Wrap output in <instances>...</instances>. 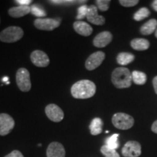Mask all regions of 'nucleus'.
<instances>
[{"label":"nucleus","mask_w":157,"mask_h":157,"mask_svg":"<svg viewBox=\"0 0 157 157\" xmlns=\"http://www.w3.org/2000/svg\"><path fill=\"white\" fill-rule=\"evenodd\" d=\"M103 122L101 118H95L90 124V130L91 135H98L103 132Z\"/></svg>","instance_id":"19"},{"label":"nucleus","mask_w":157,"mask_h":157,"mask_svg":"<svg viewBox=\"0 0 157 157\" xmlns=\"http://www.w3.org/2000/svg\"><path fill=\"white\" fill-rule=\"evenodd\" d=\"M47 157H65L66 150L60 143L52 142L47 148Z\"/></svg>","instance_id":"14"},{"label":"nucleus","mask_w":157,"mask_h":157,"mask_svg":"<svg viewBox=\"0 0 157 157\" xmlns=\"http://www.w3.org/2000/svg\"><path fill=\"white\" fill-rule=\"evenodd\" d=\"M121 5L125 7H134L139 3L138 0H120L119 2Z\"/></svg>","instance_id":"28"},{"label":"nucleus","mask_w":157,"mask_h":157,"mask_svg":"<svg viewBox=\"0 0 157 157\" xmlns=\"http://www.w3.org/2000/svg\"><path fill=\"white\" fill-rule=\"evenodd\" d=\"M30 58L32 63L37 67L44 68L50 64V58L48 55L42 50H36L31 53Z\"/></svg>","instance_id":"10"},{"label":"nucleus","mask_w":157,"mask_h":157,"mask_svg":"<svg viewBox=\"0 0 157 157\" xmlns=\"http://www.w3.org/2000/svg\"><path fill=\"white\" fill-rule=\"evenodd\" d=\"M73 26L77 34L84 36H90L93 31V27L84 21H76L74 23Z\"/></svg>","instance_id":"15"},{"label":"nucleus","mask_w":157,"mask_h":157,"mask_svg":"<svg viewBox=\"0 0 157 157\" xmlns=\"http://www.w3.org/2000/svg\"><path fill=\"white\" fill-rule=\"evenodd\" d=\"M23 30L19 26H9L0 32V41L5 43H14L21 39Z\"/></svg>","instance_id":"3"},{"label":"nucleus","mask_w":157,"mask_h":157,"mask_svg":"<svg viewBox=\"0 0 157 157\" xmlns=\"http://www.w3.org/2000/svg\"><path fill=\"white\" fill-rule=\"evenodd\" d=\"M132 73L127 68L118 67L113 71L111 82L118 89L128 88L132 84Z\"/></svg>","instance_id":"2"},{"label":"nucleus","mask_w":157,"mask_h":157,"mask_svg":"<svg viewBox=\"0 0 157 157\" xmlns=\"http://www.w3.org/2000/svg\"><path fill=\"white\" fill-rule=\"evenodd\" d=\"M81 1H72V0H52L50 1V3L56 4V5H64V4H73L75 2H80Z\"/></svg>","instance_id":"29"},{"label":"nucleus","mask_w":157,"mask_h":157,"mask_svg":"<svg viewBox=\"0 0 157 157\" xmlns=\"http://www.w3.org/2000/svg\"><path fill=\"white\" fill-rule=\"evenodd\" d=\"M153 86H154L155 93L157 94V76H155L153 79Z\"/></svg>","instance_id":"32"},{"label":"nucleus","mask_w":157,"mask_h":157,"mask_svg":"<svg viewBox=\"0 0 157 157\" xmlns=\"http://www.w3.org/2000/svg\"><path fill=\"white\" fill-rule=\"evenodd\" d=\"M15 120L8 113H0V135L5 136L11 132L15 127Z\"/></svg>","instance_id":"7"},{"label":"nucleus","mask_w":157,"mask_h":157,"mask_svg":"<svg viewBox=\"0 0 157 157\" xmlns=\"http://www.w3.org/2000/svg\"><path fill=\"white\" fill-rule=\"evenodd\" d=\"M105 55L102 51H98L88 57L85 62V68L88 71L95 70L99 67L105 59Z\"/></svg>","instance_id":"11"},{"label":"nucleus","mask_w":157,"mask_h":157,"mask_svg":"<svg viewBox=\"0 0 157 157\" xmlns=\"http://www.w3.org/2000/svg\"><path fill=\"white\" fill-rule=\"evenodd\" d=\"M87 10H88V7L86 5L80 6V7L78 8L77 16H76V19L77 20V21H80V20L84 19V17H87Z\"/></svg>","instance_id":"27"},{"label":"nucleus","mask_w":157,"mask_h":157,"mask_svg":"<svg viewBox=\"0 0 157 157\" xmlns=\"http://www.w3.org/2000/svg\"><path fill=\"white\" fill-rule=\"evenodd\" d=\"M151 7H152V8L154 9L155 11L157 12V0H154V1L152 2Z\"/></svg>","instance_id":"34"},{"label":"nucleus","mask_w":157,"mask_h":157,"mask_svg":"<svg viewBox=\"0 0 157 157\" xmlns=\"http://www.w3.org/2000/svg\"><path fill=\"white\" fill-rule=\"evenodd\" d=\"M31 13V7L29 6H17L11 7L8 10V14L14 18H19Z\"/></svg>","instance_id":"16"},{"label":"nucleus","mask_w":157,"mask_h":157,"mask_svg":"<svg viewBox=\"0 0 157 157\" xmlns=\"http://www.w3.org/2000/svg\"><path fill=\"white\" fill-rule=\"evenodd\" d=\"M15 2L21 6H29L31 3H32L31 0H16Z\"/></svg>","instance_id":"31"},{"label":"nucleus","mask_w":157,"mask_h":157,"mask_svg":"<svg viewBox=\"0 0 157 157\" xmlns=\"http://www.w3.org/2000/svg\"><path fill=\"white\" fill-rule=\"evenodd\" d=\"M151 130L154 132V133L157 134V120L155 121L154 123H153L152 126H151Z\"/></svg>","instance_id":"33"},{"label":"nucleus","mask_w":157,"mask_h":157,"mask_svg":"<svg viewBox=\"0 0 157 157\" xmlns=\"http://www.w3.org/2000/svg\"><path fill=\"white\" fill-rule=\"evenodd\" d=\"M96 93V85L88 79L79 80L72 85L71 93L76 99H87L94 96Z\"/></svg>","instance_id":"1"},{"label":"nucleus","mask_w":157,"mask_h":157,"mask_svg":"<svg viewBox=\"0 0 157 157\" xmlns=\"http://www.w3.org/2000/svg\"><path fill=\"white\" fill-rule=\"evenodd\" d=\"M96 5H97L98 9H99L101 11H107L109 8L110 0H97L95 1Z\"/></svg>","instance_id":"26"},{"label":"nucleus","mask_w":157,"mask_h":157,"mask_svg":"<svg viewBox=\"0 0 157 157\" xmlns=\"http://www.w3.org/2000/svg\"><path fill=\"white\" fill-rule=\"evenodd\" d=\"M45 113L48 119L54 122H60L64 118L63 110L54 103L49 104L45 107Z\"/></svg>","instance_id":"9"},{"label":"nucleus","mask_w":157,"mask_h":157,"mask_svg":"<svg viewBox=\"0 0 157 157\" xmlns=\"http://www.w3.org/2000/svg\"><path fill=\"white\" fill-rule=\"evenodd\" d=\"M157 29V20L156 19H151L148 21L143 24L140 29V32L141 34L145 35H150L155 33Z\"/></svg>","instance_id":"17"},{"label":"nucleus","mask_w":157,"mask_h":157,"mask_svg":"<svg viewBox=\"0 0 157 157\" xmlns=\"http://www.w3.org/2000/svg\"><path fill=\"white\" fill-rule=\"evenodd\" d=\"M112 124L116 128L126 130L132 128L134 125L135 120L132 116L125 113H117L113 116Z\"/></svg>","instance_id":"4"},{"label":"nucleus","mask_w":157,"mask_h":157,"mask_svg":"<svg viewBox=\"0 0 157 157\" xmlns=\"http://www.w3.org/2000/svg\"><path fill=\"white\" fill-rule=\"evenodd\" d=\"M135 60V56L130 52H120L117 57V61L121 66H127Z\"/></svg>","instance_id":"20"},{"label":"nucleus","mask_w":157,"mask_h":157,"mask_svg":"<svg viewBox=\"0 0 157 157\" xmlns=\"http://www.w3.org/2000/svg\"><path fill=\"white\" fill-rule=\"evenodd\" d=\"M5 157H24L22 153L17 150L13 151L11 153H10L9 154L6 155Z\"/></svg>","instance_id":"30"},{"label":"nucleus","mask_w":157,"mask_h":157,"mask_svg":"<svg viewBox=\"0 0 157 157\" xmlns=\"http://www.w3.org/2000/svg\"><path fill=\"white\" fill-rule=\"evenodd\" d=\"M132 81L135 84L137 85H143L146 84L147 81V76L145 73L139 71H134L132 72Z\"/></svg>","instance_id":"21"},{"label":"nucleus","mask_w":157,"mask_h":157,"mask_svg":"<svg viewBox=\"0 0 157 157\" xmlns=\"http://www.w3.org/2000/svg\"><path fill=\"white\" fill-rule=\"evenodd\" d=\"M34 24L39 30L51 31L60 26V21L54 18H37L34 21Z\"/></svg>","instance_id":"6"},{"label":"nucleus","mask_w":157,"mask_h":157,"mask_svg":"<svg viewBox=\"0 0 157 157\" xmlns=\"http://www.w3.org/2000/svg\"><path fill=\"white\" fill-rule=\"evenodd\" d=\"M97 6L92 5L88 7L87 19L90 23H93L94 25H103L105 24V19L102 15H99L98 13Z\"/></svg>","instance_id":"12"},{"label":"nucleus","mask_w":157,"mask_h":157,"mask_svg":"<svg viewBox=\"0 0 157 157\" xmlns=\"http://www.w3.org/2000/svg\"><path fill=\"white\" fill-rule=\"evenodd\" d=\"M113 35L110 31H103L99 33L93 39L94 46L98 48H103L111 43Z\"/></svg>","instance_id":"13"},{"label":"nucleus","mask_w":157,"mask_h":157,"mask_svg":"<svg viewBox=\"0 0 157 157\" xmlns=\"http://www.w3.org/2000/svg\"><path fill=\"white\" fill-rule=\"evenodd\" d=\"M31 13L32 15H35V16L42 17L46 16V12H45L44 10L41 6L37 5H33L31 7Z\"/></svg>","instance_id":"25"},{"label":"nucleus","mask_w":157,"mask_h":157,"mask_svg":"<svg viewBox=\"0 0 157 157\" xmlns=\"http://www.w3.org/2000/svg\"><path fill=\"white\" fill-rule=\"evenodd\" d=\"M155 36H156V38H157V29H156V31H155Z\"/></svg>","instance_id":"36"},{"label":"nucleus","mask_w":157,"mask_h":157,"mask_svg":"<svg viewBox=\"0 0 157 157\" xmlns=\"http://www.w3.org/2000/svg\"><path fill=\"white\" fill-rule=\"evenodd\" d=\"M7 78H7V77H5V78H3V81H5V82L7 81Z\"/></svg>","instance_id":"35"},{"label":"nucleus","mask_w":157,"mask_h":157,"mask_svg":"<svg viewBox=\"0 0 157 157\" xmlns=\"http://www.w3.org/2000/svg\"><path fill=\"white\" fill-rule=\"evenodd\" d=\"M119 136V134H113L111 137H108L106 140H105V143H106L105 145L110 147L111 148L115 149L116 150L119 146V142H118V137Z\"/></svg>","instance_id":"24"},{"label":"nucleus","mask_w":157,"mask_h":157,"mask_svg":"<svg viewBox=\"0 0 157 157\" xmlns=\"http://www.w3.org/2000/svg\"><path fill=\"white\" fill-rule=\"evenodd\" d=\"M151 14V12L147 7H141L133 15V19L136 21H140L148 17Z\"/></svg>","instance_id":"22"},{"label":"nucleus","mask_w":157,"mask_h":157,"mask_svg":"<svg viewBox=\"0 0 157 157\" xmlns=\"http://www.w3.org/2000/svg\"><path fill=\"white\" fill-rule=\"evenodd\" d=\"M130 45L133 50L143 51L148 50L150 47V42L146 39L136 38L131 41Z\"/></svg>","instance_id":"18"},{"label":"nucleus","mask_w":157,"mask_h":157,"mask_svg":"<svg viewBox=\"0 0 157 157\" xmlns=\"http://www.w3.org/2000/svg\"><path fill=\"white\" fill-rule=\"evenodd\" d=\"M121 154L124 157H139L141 155L140 143L135 140L128 141L121 149Z\"/></svg>","instance_id":"8"},{"label":"nucleus","mask_w":157,"mask_h":157,"mask_svg":"<svg viewBox=\"0 0 157 157\" xmlns=\"http://www.w3.org/2000/svg\"><path fill=\"white\" fill-rule=\"evenodd\" d=\"M0 23H1V18H0Z\"/></svg>","instance_id":"37"},{"label":"nucleus","mask_w":157,"mask_h":157,"mask_svg":"<svg viewBox=\"0 0 157 157\" xmlns=\"http://www.w3.org/2000/svg\"><path fill=\"white\" fill-rule=\"evenodd\" d=\"M15 78H16L17 85L20 90L25 93L30 91L31 88L30 73L26 68H19L16 72Z\"/></svg>","instance_id":"5"},{"label":"nucleus","mask_w":157,"mask_h":157,"mask_svg":"<svg viewBox=\"0 0 157 157\" xmlns=\"http://www.w3.org/2000/svg\"><path fill=\"white\" fill-rule=\"evenodd\" d=\"M101 152L105 157H120L115 149L111 148L106 145H104L101 148Z\"/></svg>","instance_id":"23"}]
</instances>
